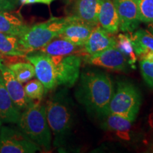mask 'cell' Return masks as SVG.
<instances>
[{"label": "cell", "instance_id": "484cf974", "mask_svg": "<svg viewBox=\"0 0 153 153\" xmlns=\"http://www.w3.org/2000/svg\"><path fill=\"white\" fill-rule=\"evenodd\" d=\"M140 68L145 83L153 89V60H140Z\"/></svg>", "mask_w": 153, "mask_h": 153}, {"label": "cell", "instance_id": "9c48e42d", "mask_svg": "<svg viewBox=\"0 0 153 153\" xmlns=\"http://www.w3.org/2000/svg\"><path fill=\"white\" fill-rule=\"evenodd\" d=\"M119 20V30L133 33L137 29L140 21L138 14V0H113Z\"/></svg>", "mask_w": 153, "mask_h": 153}, {"label": "cell", "instance_id": "e0dca14e", "mask_svg": "<svg viewBox=\"0 0 153 153\" xmlns=\"http://www.w3.org/2000/svg\"><path fill=\"white\" fill-rule=\"evenodd\" d=\"M83 47H79L65 38L57 37L39 50V51L50 56H60L75 54Z\"/></svg>", "mask_w": 153, "mask_h": 153}, {"label": "cell", "instance_id": "f1b7e54d", "mask_svg": "<svg viewBox=\"0 0 153 153\" xmlns=\"http://www.w3.org/2000/svg\"><path fill=\"white\" fill-rule=\"evenodd\" d=\"M148 30L153 35V23H149L148 25Z\"/></svg>", "mask_w": 153, "mask_h": 153}, {"label": "cell", "instance_id": "cb8c5ba5", "mask_svg": "<svg viewBox=\"0 0 153 153\" xmlns=\"http://www.w3.org/2000/svg\"><path fill=\"white\" fill-rule=\"evenodd\" d=\"M24 91L28 98L33 101H41L45 94L43 84L38 79L32 80L26 84L24 87Z\"/></svg>", "mask_w": 153, "mask_h": 153}, {"label": "cell", "instance_id": "d6986e66", "mask_svg": "<svg viewBox=\"0 0 153 153\" xmlns=\"http://www.w3.org/2000/svg\"><path fill=\"white\" fill-rule=\"evenodd\" d=\"M134 51L137 57L153 51V35L148 30L140 28L131 33Z\"/></svg>", "mask_w": 153, "mask_h": 153}, {"label": "cell", "instance_id": "1f68e13d", "mask_svg": "<svg viewBox=\"0 0 153 153\" xmlns=\"http://www.w3.org/2000/svg\"><path fill=\"white\" fill-rule=\"evenodd\" d=\"M151 150V151H150V152H153V148H152V149H151V150Z\"/></svg>", "mask_w": 153, "mask_h": 153}, {"label": "cell", "instance_id": "7a4b0ae2", "mask_svg": "<svg viewBox=\"0 0 153 153\" xmlns=\"http://www.w3.org/2000/svg\"><path fill=\"white\" fill-rule=\"evenodd\" d=\"M45 111L48 123L54 136V146L62 148L71 133L74 119L73 104L66 87L50 97Z\"/></svg>", "mask_w": 153, "mask_h": 153}, {"label": "cell", "instance_id": "2e32d148", "mask_svg": "<svg viewBox=\"0 0 153 153\" xmlns=\"http://www.w3.org/2000/svg\"><path fill=\"white\" fill-rule=\"evenodd\" d=\"M99 25L111 35L119 30V20L113 0H100Z\"/></svg>", "mask_w": 153, "mask_h": 153}, {"label": "cell", "instance_id": "52a82bcc", "mask_svg": "<svg viewBox=\"0 0 153 153\" xmlns=\"http://www.w3.org/2000/svg\"><path fill=\"white\" fill-rule=\"evenodd\" d=\"M51 57L55 67L57 86L73 87L79 78L82 57L74 54Z\"/></svg>", "mask_w": 153, "mask_h": 153}, {"label": "cell", "instance_id": "44dd1931", "mask_svg": "<svg viewBox=\"0 0 153 153\" xmlns=\"http://www.w3.org/2000/svg\"><path fill=\"white\" fill-rule=\"evenodd\" d=\"M101 119V126L102 129L118 133L128 132L133 123L127 118L115 114H108Z\"/></svg>", "mask_w": 153, "mask_h": 153}, {"label": "cell", "instance_id": "f546056e", "mask_svg": "<svg viewBox=\"0 0 153 153\" xmlns=\"http://www.w3.org/2000/svg\"><path fill=\"white\" fill-rule=\"evenodd\" d=\"M1 118H0V128H1Z\"/></svg>", "mask_w": 153, "mask_h": 153}, {"label": "cell", "instance_id": "8992f818", "mask_svg": "<svg viewBox=\"0 0 153 153\" xmlns=\"http://www.w3.org/2000/svg\"><path fill=\"white\" fill-rule=\"evenodd\" d=\"M41 148L24 132L15 128H0V153H34Z\"/></svg>", "mask_w": 153, "mask_h": 153}, {"label": "cell", "instance_id": "9a60e30c", "mask_svg": "<svg viewBox=\"0 0 153 153\" xmlns=\"http://www.w3.org/2000/svg\"><path fill=\"white\" fill-rule=\"evenodd\" d=\"M20 116V110L13 102L0 72V118L4 123H18Z\"/></svg>", "mask_w": 153, "mask_h": 153}, {"label": "cell", "instance_id": "5b68a950", "mask_svg": "<svg viewBox=\"0 0 153 153\" xmlns=\"http://www.w3.org/2000/svg\"><path fill=\"white\" fill-rule=\"evenodd\" d=\"M142 95L139 89L131 82H118L108 107V114L124 117L132 122L136 119L142 105Z\"/></svg>", "mask_w": 153, "mask_h": 153}, {"label": "cell", "instance_id": "603a6c76", "mask_svg": "<svg viewBox=\"0 0 153 153\" xmlns=\"http://www.w3.org/2000/svg\"><path fill=\"white\" fill-rule=\"evenodd\" d=\"M116 41H117L116 48L126 57L129 65L133 66L136 62L137 57L134 51L131 33H120L116 38Z\"/></svg>", "mask_w": 153, "mask_h": 153}, {"label": "cell", "instance_id": "30bf717a", "mask_svg": "<svg viewBox=\"0 0 153 153\" xmlns=\"http://www.w3.org/2000/svg\"><path fill=\"white\" fill-rule=\"evenodd\" d=\"M85 60L88 64L118 72H126L129 65L127 59L116 47L94 55H87Z\"/></svg>", "mask_w": 153, "mask_h": 153}, {"label": "cell", "instance_id": "7402d4cb", "mask_svg": "<svg viewBox=\"0 0 153 153\" xmlns=\"http://www.w3.org/2000/svg\"><path fill=\"white\" fill-rule=\"evenodd\" d=\"M6 64V63H5ZM21 83L29 81L35 76V70L30 62H17L6 64Z\"/></svg>", "mask_w": 153, "mask_h": 153}, {"label": "cell", "instance_id": "4dcf8cb0", "mask_svg": "<svg viewBox=\"0 0 153 153\" xmlns=\"http://www.w3.org/2000/svg\"><path fill=\"white\" fill-rule=\"evenodd\" d=\"M152 148H153V133H152Z\"/></svg>", "mask_w": 153, "mask_h": 153}, {"label": "cell", "instance_id": "5bb4252c", "mask_svg": "<svg viewBox=\"0 0 153 153\" xmlns=\"http://www.w3.org/2000/svg\"><path fill=\"white\" fill-rule=\"evenodd\" d=\"M99 9L100 0H75L72 16L94 27L99 24Z\"/></svg>", "mask_w": 153, "mask_h": 153}, {"label": "cell", "instance_id": "d4e9b609", "mask_svg": "<svg viewBox=\"0 0 153 153\" xmlns=\"http://www.w3.org/2000/svg\"><path fill=\"white\" fill-rule=\"evenodd\" d=\"M137 1L140 22L153 23V0H138Z\"/></svg>", "mask_w": 153, "mask_h": 153}, {"label": "cell", "instance_id": "7c38bea8", "mask_svg": "<svg viewBox=\"0 0 153 153\" xmlns=\"http://www.w3.org/2000/svg\"><path fill=\"white\" fill-rule=\"evenodd\" d=\"M100 25L94 27L83 47L87 55H94L111 48L116 47V38L111 36Z\"/></svg>", "mask_w": 153, "mask_h": 153}, {"label": "cell", "instance_id": "6da1fadb", "mask_svg": "<svg viewBox=\"0 0 153 153\" xmlns=\"http://www.w3.org/2000/svg\"><path fill=\"white\" fill-rule=\"evenodd\" d=\"M79 79L74 91L76 99L91 114L104 118L115 91L111 76L106 72L91 70L82 72Z\"/></svg>", "mask_w": 153, "mask_h": 153}, {"label": "cell", "instance_id": "83f0119b", "mask_svg": "<svg viewBox=\"0 0 153 153\" xmlns=\"http://www.w3.org/2000/svg\"><path fill=\"white\" fill-rule=\"evenodd\" d=\"M55 0H19L23 5L31 4H43L50 5Z\"/></svg>", "mask_w": 153, "mask_h": 153}, {"label": "cell", "instance_id": "3957f363", "mask_svg": "<svg viewBox=\"0 0 153 153\" xmlns=\"http://www.w3.org/2000/svg\"><path fill=\"white\" fill-rule=\"evenodd\" d=\"M19 128L40 148L50 150L52 135L46 117L45 106L40 101L33 102L21 113L18 123Z\"/></svg>", "mask_w": 153, "mask_h": 153}, {"label": "cell", "instance_id": "8fae6325", "mask_svg": "<svg viewBox=\"0 0 153 153\" xmlns=\"http://www.w3.org/2000/svg\"><path fill=\"white\" fill-rule=\"evenodd\" d=\"M0 72L6 88L13 102L19 110L26 109L33 104V101L28 98L25 93L22 83L16 79L13 72L4 63L1 58H0Z\"/></svg>", "mask_w": 153, "mask_h": 153}, {"label": "cell", "instance_id": "ac0fdd59", "mask_svg": "<svg viewBox=\"0 0 153 153\" xmlns=\"http://www.w3.org/2000/svg\"><path fill=\"white\" fill-rule=\"evenodd\" d=\"M28 26L19 17L9 11H0V32L19 37L28 29Z\"/></svg>", "mask_w": 153, "mask_h": 153}, {"label": "cell", "instance_id": "4fadbf2b", "mask_svg": "<svg viewBox=\"0 0 153 153\" xmlns=\"http://www.w3.org/2000/svg\"><path fill=\"white\" fill-rule=\"evenodd\" d=\"M72 16L70 22L65 26L58 37L65 38L79 47H84L94 26Z\"/></svg>", "mask_w": 153, "mask_h": 153}, {"label": "cell", "instance_id": "ba28073f", "mask_svg": "<svg viewBox=\"0 0 153 153\" xmlns=\"http://www.w3.org/2000/svg\"><path fill=\"white\" fill-rule=\"evenodd\" d=\"M25 59L33 65L35 75L43 84L45 93L53 90L57 87L55 67L50 55L36 51L26 55Z\"/></svg>", "mask_w": 153, "mask_h": 153}, {"label": "cell", "instance_id": "4316f807", "mask_svg": "<svg viewBox=\"0 0 153 153\" xmlns=\"http://www.w3.org/2000/svg\"><path fill=\"white\" fill-rule=\"evenodd\" d=\"M19 0H0V11L14 10L18 5Z\"/></svg>", "mask_w": 153, "mask_h": 153}, {"label": "cell", "instance_id": "ffe728a7", "mask_svg": "<svg viewBox=\"0 0 153 153\" xmlns=\"http://www.w3.org/2000/svg\"><path fill=\"white\" fill-rule=\"evenodd\" d=\"M0 53L5 56L25 57L18 36L0 32Z\"/></svg>", "mask_w": 153, "mask_h": 153}, {"label": "cell", "instance_id": "277c9868", "mask_svg": "<svg viewBox=\"0 0 153 153\" xmlns=\"http://www.w3.org/2000/svg\"><path fill=\"white\" fill-rule=\"evenodd\" d=\"M72 16L62 18L52 16L46 22L36 24L19 36V44L28 53L39 51L54 38L58 37L65 26L70 22Z\"/></svg>", "mask_w": 153, "mask_h": 153}]
</instances>
